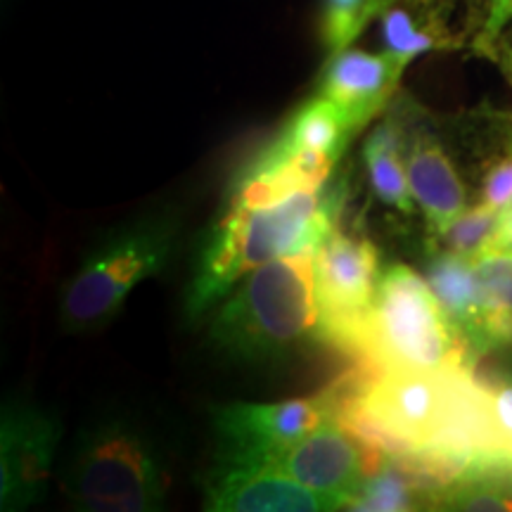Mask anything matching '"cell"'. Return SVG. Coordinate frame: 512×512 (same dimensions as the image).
<instances>
[{
    "label": "cell",
    "instance_id": "2e32d148",
    "mask_svg": "<svg viewBox=\"0 0 512 512\" xmlns=\"http://www.w3.org/2000/svg\"><path fill=\"white\" fill-rule=\"evenodd\" d=\"M503 211L491 207V204L479 202L475 207H465L460 214L448 223L444 233L432 238V245H437L446 252L458 256H477L482 249L494 245L501 233Z\"/></svg>",
    "mask_w": 512,
    "mask_h": 512
},
{
    "label": "cell",
    "instance_id": "5b68a950",
    "mask_svg": "<svg viewBox=\"0 0 512 512\" xmlns=\"http://www.w3.org/2000/svg\"><path fill=\"white\" fill-rule=\"evenodd\" d=\"M178 233L181 216L171 209H157L102 235L64 285L60 297L64 330L91 332L117 316L128 294L169 264Z\"/></svg>",
    "mask_w": 512,
    "mask_h": 512
},
{
    "label": "cell",
    "instance_id": "5bb4252c",
    "mask_svg": "<svg viewBox=\"0 0 512 512\" xmlns=\"http://www.w3.org/2000/svg\"><path fill=\"white\" fill-rule=\"evenodd\" d=\"M453 0H387L380 12L384 50L403 67L420 55L458 50L463 36L451 29Z\"/></svg>",
    "mask_w": 512,
    "mask_h": 512
},
{
    "label": "cell",
    "instance_id": "8fae6325",
    "mask_svg": "<svg viewBox=\"0 0 512 512\" xmlns=\"http://www.w3.org/2000/svg\"><path fill=\"white\" fill-rule=\"evenodd\" d=\"M204 510L211 512H328L342 505L306 489L273 465L216 463L202 479Z\"/></svg>",
    "mask_w": 512,
    "mask_h": 512
},
{
    "label": "cell",
    "instance_id": "ac0fdd59",
    "mask_svg": "<svg viewBox=\"0 0 512 512\" xmlns=\"http://www.w3.org/2000/svg\"><path fill=\"white\" fill-rule=\"evenodd\" d=\"M482 389L486 425L484 460L512 465V377H489V380H482ZM484 460H479V463H484Z\"/></svg>",
    "mask_w": 512,
    "mask_h": 512
},
{
    "label": "cell",
    "instance_id": "ba28073f",
    "mask_svg": "<svg viewBox=\"0 0 512 512\" xmlns=\"http://www.w3.org/2000/svg\"><path fill=\"white\" fill-rule=\"evenodd\" d=\"M62 439L60 418L31 399H10L0 418V508L29 510L46 494Z\"/></svg>",
    "mask_w": 512,
    "mask_h": 512
},
{
    "label": "cell",
    "instance_id": "30bf717a",
    "mask_svg": "<svg viewBox=\"0 0 512 512\" xmlns=\"http://www.w3.org/2000/svg\"><path fill=\"white\" fill-rule=\"evenodd\" d=\"M377 456L380 451L363 444L342 418L330 411L309 437L290 448L273 467L347 510Z\"/></svg>",
    "mask_w": 512,
    "mask_h": 512
},
{
    "label": "cell",
    "instance_id": "8992f818",
    "mask_svg": "<svg viewBox=\"0 0 512 512\" xmlns=\"http://www.w3.org/2000/svg\"><path fill=\"white\" fill-rule=\"evenodd\" d=\"M313 278L320 342L351 356L382 278L380 252L363 235L335 228L313 252Z\"/></svg>",
    "mask_w": 512,
    "mask_h": 512
},
{
    "label": "cell",
    "instance_id": "9a60e30c",
    "mask_svg": "<svg viewBox=\"0 0 512 512\" xmlns=\"http://www.w3.org/2000/svg\"><path fill=\"white\" fill-rule=\"evenodd\" d=\"M406 140L408 119L399 112L387 114L366 140L363 162H366L368 183L375 200L401 214H413L418 207H415L411 183H408Z\"/></svg>",
    "mask_w": 512,
    "mask_h": 512
},
{
    "label": "cell",
    "instance_id": "9c48e42d",
    "mask_svg": "<svg viewBox=\"0 0 512 512\" xmlns=\"http://www.w3.org/2000/svg\"><path fill=\"white\" fill-rule=\"evenodd\" d=\"M427 283L446 316L465 337L475 361L491 351L512 347V309L479 283L472 261L432 245Z\"/></svg>",
    "mask_w": 512,
    "mask_h": 512
},
{
    "label": "cell",
    "instance_id": "4fadbf2b",
    "mask_svg": "<svg viewBox=\"0 0 512 512\" xmlns=\"http://www.w3.org/2000/svg\"><path fill=\"white\" fill-rule=\"evenodd\" d=\"M406 143V171L415 207L425 216L432 238L444 233L467 207V190L456 164L448 157L441 140L427 128H413Z\"/></svg>",
    "mask_w": 512,
    "mask_h": 512
},
{
    "label": "cell",
    "instance_id": "44dd1931",
    "mask_svg": "<svg viewBox=\"0 0 512 512\" xmlns=\"http://www.w3.org/2000/svg\"><path fill=\"white\" fill-rule=\"evenodd\" d=\"M482 3L484 15L477 27L475 38H472V48L479 55L494 57L505 29L512 24V0H482Z\"/></svg>",
    "mask_w": 512,
    "mask_h": 512
},
{
    "label": "cell",
    "instance_id": "7402d4cb",
    "mask_svg": "<svg viewBox=\"0 0 512 512\" xmlns=\"http://www.w3.org/2000/svg\"><path fill=\"white\" fill-rule=\"evenodd\" d=\"M501 245H510L512 247V209L503 214V223H501V233H498V240Z\"/></svg>",
    "mask_w": 512,
    "mask_h": 512
},
{
    "label": "cell",
    "instance_id": "3957f363",
    "mask_svg": "<svg viewBox=\"0 0 512 512\" xmlns=\"http://www.w3.org/2000/svg\"><path fill=\"white\" fill-rule=\"evenodd\" d=\"M313 249L256 268L219 302L211 342L245 366H278L320 339Z\"/></svg>",
    "mask_w": 512,
    "mask_h": 512
},
{
    "label": "cell",
    "instance_id": "d6986e66",
    "mask_svg": "<svg viewBox=\"0 0 512 512\" xmlns=\"http://www.w3.org/2000/svg\"><path fill=\"white\" fill-rule=\"evenodd\" d=\"M470 261L479 283L494 294L498 302L512 309V247L494 242Z\"/></svg>",
    "mask_w": 512,
    "mask_h": 512
},
{
    "label": "cell",
    "instance_id": "7c38bea8",
    "mask_svg": "<svg viewBox=\"0 0 512 512\" xmlns=\"http://www.w3.org/2000/svg\"><path fill=\"white\" fill-rule=\"evenodd\" d=\"M403 72L406 67L387 50L368 53V50L351 46L342 53L330 55L328 67L320 79L318 95L335 102L358 131L370 119L387 110V105L399 91Z\"/></svg>",
    "mask_w": 512,
    "mask_h": 512
},
{
    "label": "cell",
    "instance_id": "e0dca14e",
    "mask_svg": "<svg viewBox=\"0 0 512 512\" xmlns=\"http://www.w3.org/2000/svg\"><path fill=\"white\" fill-rule=\"evenodd\" d=\"M387 0H323L320 36L330 55L354 46L373 19L380 17Z\"/></svg>",
    "mask_w": 512,
    "mask_h": 512
},
{
    "label": "cell",
    "instance_id": "52a82bcc",
    "mask_svg": "<svg viewBox=\"0 0 512 512\" xmlns=\"http://www.w3.org/2000/svg\"><path fill=\"white\" fill-rule=\"evenodd\" d=\"M332 411L330 387L306 399L228 403L214 411L216 463L275 465Z\"/></svg>",
    "mask_w": 512,
    "mask_h": 512
},
{
    "label": "cell",
    "instance_id": "277c9868",
    "mask_svg": "<svg viewBox=\"0 0 512 512\" xmlns=\"http://www.w3.org/2000/svg\"><path fill=\"white\" fill-rule=\"evenodd\" d=\"M354 358L373 370H475L477 361L437 294L413 268H384Z\"/></svg>",
    "mask_w": 512,
    "mask_h": 512
},
{
    "label": "cell",
    "instance_id": "6da1fadb",
    "mask_svg": "<svg viewBox=\"0 0 512 512\" xmlns=\"http://www.w3.org/2000/svg\"><path fill=\"white\" fill-rule=\"evenodd\" d=\"M344 185L302 190L268 204H228L204 235L185 306L202 316L256 268L313 249L337 228Z\"/></svg>",
    "mask_w": 512,
    "mask_h": 512
},
{
    "label": "cell",
    "instance_id": "7a4b0ae2",
    "mask_svg": "<svg viewBox=\"0 0 512 512\" xmlns=\"http://www.w3.org/2000/svg\"><path fill=\"white\" fill-rule=\"evenodd\" d=\"M60 486L83 512H157L171 486L169 448L143 415L100 413L72 441Z\"/></svg>",
    "mask_w": 512,
    "mask_h": 512
},
{
    "label": "cell",
    "instance_id": "ffe728a7",
    "mask_svg": "<svg viewBox=\"0 0 512 512\" xmlns=\"http://www.w3.org/2000/svg\"><path fill=\"white\" fill-rule=\"evenodd\" d=\"M479 197L503 214L512 209V145L484 164Z\"/></svg>",
    "mask_w": 512,
    "mask_h": 512
}]
</instances>
